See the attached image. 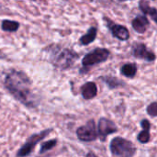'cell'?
<instances>
[{
	"label": "cell",
	"instance_id": "5bb4252c",
	"mask_svg": "<svg viewBox=\"0 0 157 157\" xmlns=\"http://www.w3.org/2000/svg\"><path fill=\"white\" fill-rule=\"evenodd\" d=\"M100 79L109 86V89H115V88L125 86V82H123L122 80L119 79L118 77H115V76L105 75V76H101Z\"/></svg>",
	"mask_w": 157,
	"mask_h": 157
},
{
	"label": "cell",
	"instance_id": "e0dca14e",
	"mask_svg": "<svg viewBox=\"0 0 157 157\" xmlns=\"http://www.w3.org/2000/svg\"><path fill=\"white\" fill-rule=\"evenodd\" d=\"M19 28V23L13 20H4L2 22V29L7 32L17 31Z\"/></svg>",
	"mask_w": 157,
	"mask_h": 157
},
{
	"label": "cell",
	"instance_id": "d6986e66",
	"mask_svg": "<svg viewBox=\"0 0 157 157\" xmlns=\"http://www.w3.org/2000/svg\"><path fill=\"white\" fill-rule=\"evenodd\" d=\"M147 113L151 116V117H157V102H153L151 103L147 109H146Z\"/></svg>",
	"mask_w": 157,
	"mask_h": 157
},
{
	"label": "cell",
	"instance_id": "9a60e30c",
	"mask_svg": "<svg viewBox=\"0 0 157 157\" xmlns=\"http://www.w3.org/2000/svg\"><path fill=\"white\" fill-rule=\"evenodd\" d=\"M97 34H98V29L95 27H91L87 30V32L80 38V43L82 45H88L92 43L96 40Z\"/></svg>",
	"mask_w": 157,
	"mask_h": 157
},
{
	"label": "cell",
	"instance_id": "3957f363",
	"mask_svg": "<svg viewBox=\"0 0 157 157\" xmlns=\"http://www.w3.org/2000/svg\"><path fill=\"white\" fill-rule=\"evenodd\" d=\"M110 55V52L106 48H97L92 52L86 53L82 59L83 68L80 70V74H86L90 70L91 66L106 62Z\"/></svg>",
	"mask_w": 157,
	"mask_h": 157
},
{
	"label": "cell",
	"instance_id": "5b68a950",
	"mask_svg": "<svg viewBox=\"0 0 157 157\" xmlns=\"http://www.w3.org/2000/svg\"><path fill=\"white\" fill-rule=\"evenodd\" d=\"M52 130V129H47L45 131L40 132V133H36L31 135L28 141L26 142V144L18 150V152L17 153V156H27L29 154L32 153V151L34 150L35 145L40 143L41 140H43Z\"/></svg>",
	"mask_w": 157,
	"mask_h": 157
},
{
	"label": "cell",
	"instance_id": "7a4b0ae2",
	"mask_svg": "<svg viewBox=\"0 0 157 157\" xmlns=\"http://www.w3.org/2000/svg\"><path fill=\"white\" fill-rule=\"evenodd\" d=\"M45 52L48 55L50 63H52L56 68H59L61 70L69 69L79 58L77 52L59 45L49 46L45 50Z\"/></svg>",
	"mask_w": 157,
	"mask_h": 157
},
{
	"label": "cell",
	"instance_id": "ba28073f",
	"mask_svg": "<svg viewBox=\"0 0 157 157\" xmlns=\"http://www.w3.org/2000/svg\"><path fill=\"white\" fill-rule=\"evenodd\" d=\"M98 131L99 139L102 142H105L107 137L109 134L115 133L118 132V127L112 121H110L107 118H101L98 121Z\"/></svg>",
	"mask_w": 157,
	"mask_h": 157
},
{
	"label": "cell",
	"instance_id": "ac0fdd59",
	"mask_svg": "<svg viewBox=\"0 0 157 157\" xmlns=\"http://www.w3.org/2000/svg\"><path fill=\"white\" fill-rule=\"evenodd\" d=\"M57 144V140L53 139V140H50L47 141L45 143H43L40 146V154H43L46 153L50 150H52L53 147H55V145Z\"/></svg>",
	"mask_w": 157,
	"mask_h": 157
},
{
	"label": "cell",
	"instance_id": "52a82bcc",
	"mask_svg": "<svg viewBox=\"0 0 157 157\" xmlns=\"http://www.w3.org/2000/svg\"><path fill=\"white\" fill-rule=\"evenodd\" d=\"M103 19L106 22V26L108 27V29H109V31L111 32V34L114 38H116L121 41H126L129 40L130 32L126 27L115 23L114 21H112L111 19H109L107 17H104Z\"/></svg>",
	"mask_w": 157,
	"mask_h": 157
},
{
	"label": "cell",
	"instance_id": "44dd1931",
	"mask_svg": "<svg viewBox=\"0 0 157 157\" xmlns=\"http://www.w3.org/2000/svg\"><path fill=\"white\" fill-rule=\"evenodd\" d=\"M120 2H125V1H128V0H118ZM129 1H133V0H129Z\"/></svg>",
	"mask_w": 157,
	"mask_h": 157
},
{
	"label": "cell",
	"instance_id": "8992f818",
	"mask_svg": "<svg viewBox=\"0 0 157 157\" xmlns=\"http://www.w3.org/2000/svg\"><path fill=\"white\" fill-rule=\"evenodd\" d=\"M78 139L82 142H94L98 139V133L97 132L96 124L93 120L88 121L85 125L79 127L76 131Z\"/></svg>",
	"mask_w": 157,
	"mask_h": 157
},
{
	"label": "cell",
	"instance_id": "277c9868",
	"mask_svg": "<svg viewBox=\"0 0 157 157\" xmlns=\"http://www.w3.org/2000/svg\"><path fill=\"white\" fill-rule=\"evenodd\" d=\"M111 155L114 156L132 157L136 154L135 145L129 140L121 137H115L109 144Z\"/></svg>",
	"mask_w": 157,
	"mask_h": 157
},
{
	"label": "cell",
	"instance_id": "6da1fadb",
	"mask_svg": "<svg viewBox=\"0 0 157 157\" xmlns=\"http://www.w3.org/2000/svg\"><path fill=\"white\" fill-rule=\"evenodd\" d=\"M5 86L20 103L27 107L35 105V97L31 89V81L21 71L11 70L5 77Z\"/></svg>",
	"mask_w": 157,
	"mask_h": 157
},
{
	"label": "cell",
	"instance_id": "2e32d148",
	"mask_svg": "<svg viewBox=\"0 0 157 157\" xmlns=\"http://www.w3.org/2000/svg\"><path fill=\"white\" fill-rule=\"evenodd\" d=\"M121 74L126 77L133 78L137 74V65L135 63H126L121 68Z\"/></svg>",
	"mask_w": 157,
	"mask_h": 157
},
{
	"label": "cell",
	"instance_id": "4fadbf2b",
	"mask_svg": "<svg viewBox=\"0 0 157 157\" xmlns=\"http://www.w3.org/2000/svg\"><path fill=\"white\" fill-rule=\"evenodd\" d=\"M139 7L144 15H149L151 18L157 24V8L150 6L147 0H140Z\"/></svg>",
	"mask_w": 157,
	"mask_h": 157
},
{
	"label": "cell",
	"instance_id": "7c38bea8",
	"mask_svg": "<svg viewBox=\"0 0 157 157\" xmlns=\"http://www.w3.org/2000/svg\"><path fill=\"white\" fill-rule=\"evenodd\" d=\"M81 94L85 99H92L98 95V86L94 82H86L81 86Z\"/></svg>",
	"mask_w": 157,
	"mask_h": 157
},
{
	"label": "cell",
	"instance_id": "ffe728a7",
	"mask_svg": "<svg viewBox=\"0 0 157 157\" xmlns=\"http://www.w3.org/2000/svg\"><path fill=\"white\" fill-rule=\"evenodd\" d=\"M3 58H6V55L0 51V59H3Z\"/></svg>",
	"mask_w": 157,
	"mask_h": 157
},
{
	"label": "cell",
	"instance_id": "30bf717a",
	"mask_svg": "<svg viewBox=\"0 0 157 157\" xmlns=\"http://www.w3.org/2000/svg\"><path fill=\"white\" fill-rule=\"evenodd\" d=\"M149 25H150L149 19L146 17V15H144H144H138L132 21V26L133 29L140 34L144 33L147 30Z\"/></svg>",
	"mask_w": 157,
	"mask_h": 157
},
{
	"label": "cell",
	"instance_id": "8fae6325",
	"mask_svg": "<svg viewBox=\"0 0 157 157\" xmlns=\"http://www.w3.org/2000/svg\"><path fill=\"white\" fill-rule=\"evenodd\" d=\"M141 126L143 128V131L138 134L137 140L139 143L143 144H146L150 141V129H151V123L147 119H144L141 121Z\"/></svg>",
	"mask_w": 157,
	"mask_h": 157
},
{
	"label": "cell",
	"instance_id": "9c48e42d",
	"mask_svg": "<svg viewBox=\"0 0 157 157\" xmlns=\"http://www.w3.org/2000/svg\"><path fill=\"white\" fill-rule=\"evenodd\" d=\"M132 53L136 59L144 60L146 62H154L156 59L155 54L148 50L144 43H134L132 49Z\"/></svg>",
	"mask_w": 157,
	"mask_h": 157
}]
</instances>
